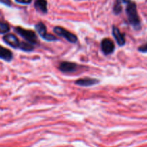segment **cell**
Instances as JSON below:
<instances>
[{
    "label": "cell",
    "instance_id": "obj_1",
    "mask_svg": "<svg viewBox=\"0 0 147 147\" xmlns=\"http://www.w3.org/2000/svg\"><path fill=\"white\" fill-rule=\"evenodd\" d=\"M126 14L129 23L134 27L135 29H139L141 27L140 19L138 14L136 5L133 1H129L127 3L126 9Z\"/></svg>",
    "mask_w": 147,
    "mask_h": 147
},
{
    "label": "cell",
    "instance_id": "obj_2",
    "mask_svg": "<svg viewBox=\"0 0 147 147\" xmlns=\"http://www.w3.org/2000/svg\"><path fill=\"white\" fill-rule=\"evenodd\" d=\"M14 30H15V32L17 34H20L25 40H27V42L30 43L32 45H34L37 43V37L34 32L32 31V30H25V29L22 28V27H16Z\"/></svg>",
    "mask_w": 147,
    "mask_h": 147
},
{
    "label": "cell",
    "instance_id": "obj_3",
    "mask_svg": "<svg viewBox=\"0 0 147 147\" xmlns=\"http://www.w3.org/2000/svg\"><path fill=\"white\" fill-rule=\"evenodd\" d=\"M53 31H54V32L56 34H57L58 36H60V37H64L66 40H67L70 42L76 43L77 42L78 38L76 37V35H75L74 34L71 33L70 32L67 31V30H65L63 27H55Z\"/></svg>",
    "mask_w": 147,
    "mask_h": 147
},
{
    "label": "cell",
    "instance_id": "obj_4",
    "mask_svg": "<svg viewBox=\"0 0 147 147\" xmlns=\"http://www.w3.org/2000/svg\"><path fill=\"white\" fill-rule=\"evenodd\" d=\"M35 29L39 33L40 36L42 37L44 40L47 41H55L57 40L53 34H50L47 32V29H46L45 25L42 22H38L35 25Z\"/></svg>",
    "mask_w": 147,
    "mask_h": 147
},
{
    "label": "cell",
    "instance_id": "obj_5",
    "mask_svg": "<svg viewBox=\"0 0 147 147\" xmlns=\"http://www.w3.org/2000/svg\"><path fill=\"white\" fill-rule=\"evenodd\" d=\"M101 50L105 55H109L113 53L115 50V45L111 39L105 38L101 42Z\"/></svg>",
    "mask_w": 147,
    "mask_h": 147
},
{
    "label": "cell",
    "instance_id": "obj_6",
    "mask_svg": "<svg viewBox=\"0 0 147 147\" xmlns=\"http://www.w3.org/2000/svg\"><path fill=\"white\" fill-rule=\"evenodd\" d=\"M78 65L71 62H63L59 65V70L64 73H73L77 70Z\"/></svg>",
    "mask_w": 147,
    "mask_h": 147
},
{
    "label": "cell",
    "instance_id": "obj_7",
    "mask_svg": "<svg viewBox=\"0 0 147 147\" xmlns=\"http://www.w3.org/2000/svg\"><path fill=\"white\" fill-rule=\"evenodd\" d=\"M3 40L5 42V43H7V45H9L11 47H14V48L19 47V46H20V42L19 41L18 38L13 34H5L3 37Z\"/></svg>",
    "mask_w": 147,
    "mask_h": 147
},
{
    "label": "cell",
    "instance_id": "obj_8",
    "mask_svg": "<svg viewBox=\"0 0 147 147\" xmlns=\"http://www.w3.org/2000/svg\"><path fill=\"white\" fill-rule=\"evenodd\" d=\"M99 81L98 79L91 78H80L76 81V84L83 87H88L92 86L98 83Z\"/></svg>",
    "mask_w": 147,
    "mask_h": 147
},
{
    "label": "cell",
    "instance_id": "obj_9",
    "mask_svg": "<svg viewBox=\"0 0 147 147\" xmlns=\"http://www.w3.org/2000/svg\"><path fill=\"white\" fill-rule=\"evenodd\" d=\"M112 33H113V35L114 37L115 40H116V42L120 46H123L126 42V40H125L123 34L121 32L120 30H119V28L116 26H113Z\"/></svg>",
    "mask_w": 147,
    "mask_h": 147
},
{
    "label": "cell",
    "instance_id": "obj_10",
    "mask_svg": "<svg viewBox=\"0 0 147 147\" xmlns=\"http://www.w3.org/2000/svg\"><path fill=\"white\" fill-rule=\"evenodd\" d=\"M0 58L7 62H10L13 58V54L9 50L0 45Z\"/></svg>",
    "mask_w": 147,
    "mask_h": 147
},
{
    "label": "cell",
    "instance_id": "obj_11",
    "mask_svg": "<svg viewBox=\"0 0 147 147\" xmlns=\"http://www.w3.org/2000/svg\"><path fill=\"white\" fill-rule=\"evenodd\" d=\"M34 7L38 11L42 13H46L47 11V2L46 0H36Z\"/></svg>",
    "mask_w": 147,
    "mask_h": 147
},
{
    "label": "cell",
    "instance_id": "obj_12",
    "mask_svg": "<svg viewBox=\"0 0 147 147\" xmlns=\"http://www.w3.org/2000/svg\"><path fill=\"white\" fill-rule=\"evenodd\" d=\"M19 48H20V50H23V51L30 52L33 50L34 47H33L32 45L30 44V43L25 42H20Z\"/></svg>",
    "mask_w": 147,
    "mask_h": 147
},
{
    "label": "cell",
    "instance_id": "obj_13",
    "mask_svg": "<svg viewBox=\"0 0 147 147\" xmlns=\"http://www.w3.org/2000/svg\"><path fill=\"white\" fill-rule=\"evenodd\" d=\"M9 25L7 22L0 21V34H6L9 31Z\"/></svg>",
    "mask_w": 147,
    "mask_h": 147
},
{
    "label": "cell",
    "instance_id": "obj_14",
    "mask_svg": "<svg viewBox=\"0 0 147 147\" xmlns=\"http://www.w3.org/2000/svg\"><path fill=\"white\" fill-rule=\"evenodd\" d=\"M122 9V7H121V4L120 1H117L115 4L114 7H113V11H114L115 14H118L121 11Z\"/></svg>",
    "mask_w": 147,
    "mask_h": 147
},
{
    "label": "cell",
    "instance_id": "obj_15",
    "mask_svg": "<svg viewBox=\"0 0 147 147\" xmlns=\"http://www.w3.org/2000/svg\"><path fill=\"white\" fill-rule=\"evenodd\" d=\"M139 50L142 53H147V43L139 47Z\"/></svg>",
    "mask_w": 147,
    "mask_h": 147
},
{
    "label": "cell",
    "instance_id": "obj_16",
    "mask_svg": "<svg viewBox=\"0 0 147 147\" xmlns=\"http://www.w3.org/2000/svg\"><path fill=\"white\" fill-rule=\"evenodd\" d=\"M17 2L20 3V4H30L32 1V0H15Z\"/></svg>",
    "mask_w": 147,
    "mask_h": 147
},
{
    "label": "cell",
    "instance_id": "obj_17",
    "mask_svg": "<svg viewBox=\"0 0 147 147\" xmlns=\"http://www.w3.org/2000/svg\"><path fill=\"white\" fill-rule=\"evenodd\" d=\"M0 2L5 4V5L7 6L11 5V1H10V0H0Z\"/></svg>",
    "mask_w": 147,
    "mask_h": 147
},
{
    "label": "cell",
    "instance_id": "obj_18",
    "mask_svg": "<svg viewBox=\"0 0 147 147\" xmlns=\"http://www.w3.org/2000/svg\"><path fill=\"white\" fill-rule=\"evenodd\" d=\"M117 1H120L121 3V2H126V3H128V2H129V1H131V0H117Z\"/></svg>",
    "mask_w": 147,
    "mask_h": 147
}]
</instances>
